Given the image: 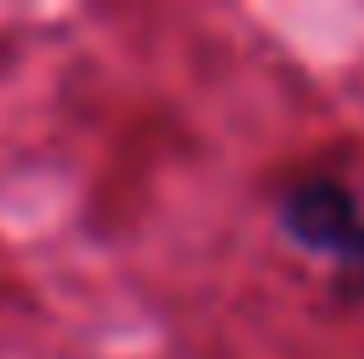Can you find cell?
Here are the masks:
<instances>
[{
  "label": "cell",
  "instance_id": "cell-1",
  "mask_svg": "<svg viewBox=\"0 0 364 359\" xmlns=\"http://www.w3.org/2000/svg\"><path fill=\"white\" fill-rule=\"evenodd\" d=\"M280 232L333 264L338 296H364V191L338 169H301L274 201Z\"/></svg>",
  "mask_w": 364,
  "mask_h": 359
}]
</instances>
